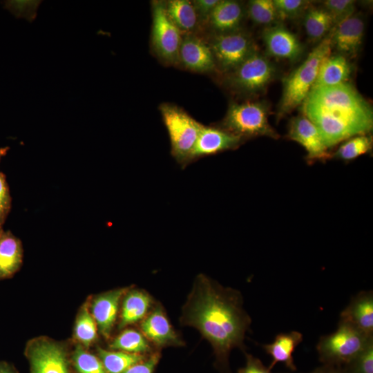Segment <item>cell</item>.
<instances>
[{
  "mask_svg": "<svg viewBox=\"0 0 373 373\" xmlns=\"http://www.w3.org/2000/svg\"><path fill=\"white\" fill-rule=\"evenodd\" d=\"M180 321L200 332L211 345L220 372L230 373L231 351L245 352L244 339L251 323L240 292L200 274L182 307Z\"/></svg>",
  "mask_w": 373,
  "mask_h": 373,
  "instance_id": "1",
  "label": "cell"
},
{
  "mask_svg": "<svg viewBox=\"0 0 373 373\" xmlns=\"http://www.w3.org/2000/svg\"><path fill=\"white\" fill-rule=\"evenodd\" d=\"M303 115L317 128L328 148L373 126L370 104L347 82L313 88L302 103Z\"/></svg>",
  "mask_w": 373,
  "mask_h": 373,
  "instance_id": "2",
  "label": "cell"
},
{
  "mask_svg": "<svg viewBox=\"0 0 373 373\" xmlns=\"http://www.w3.org/2000/svg\"><path fill=\"white\" fill-rule=\"evenodd\" d=\"M329 34L308 55L305 60L283 80L278 115L282 117L302 104L316 80L322 62L331 55Z\"/></svg>",
  "mask_w": 373,
  "mask_h": 373,
  "instance_id": "3",
  "label": "cell"
},
{
  "mask_svg": "<svg viewBox=\"0 0 373 373\" xmlns=\"http://www.w3.org/2000/svg\"><path fill=\"white\" fill-rule=\"evenodd\" d=\"M159 109L169 136L171 155L185 167L191 163V153L203 125L173 104H162Z\"/></svg>",
  "mask_w": 373,
  "mask_h": 373,
  "instance_id": "4",
  "label": "cell"
},
{
  "mask_svg": "<svg viewBox=\"0 0 373 373\" xmlns=\"http://www.w3.org/2000/svg\"><path fill=\"white\" fill-rule=\"evenodd\" d=\"M269 113V106L265 102L233 103L222 120V129L242 139L256 136L278 139L279 135L268 122Z\"/></svg>",
  "mask_w": 373,
  "mask_h": 373,
  "instance_id": "5",
  "label": "cell"
},
{
  "mask_svg": "<svg viewBox=\"0 0 373 373\" xmlns=\"http://www.w3.org/2000/svg\"><path fill=\"white\" fill-rule=\"evenodd\" d=\"M373 340L353 326L338 322L337 329L322 336L316 345L323 365L343 366L354 358Z\"/></svg>",
  "mask_w": 373,
  "mask_h": 373,
  "instance_id": "6",
  "label": "cell"
},
{
  "mask_svg": "<svg viewBox=\"0 0 373 373\" xmlns=\"http://www.w3.org/2000/svg\"><path fill=\"white\" fill-rule=\"evenodd\" d=\"M230 73L228 80L233 89L255 95L265 90L276 76V68L267 57L256 50Z\"/></svg>",
  "mask_w": 373,
  "mask_h": 373,
  "instance_id": "7",
  "label": "cell"
},
{
  "mask_svg": "<svg viewBox=\"0 0 373 373\" xmlns=\"http://www.w3.org/2000/svg\"><path fill=\"white\" fill-rule=\"evenodd\" d=\"M216 66L231 73L256 50L252 38L242 31L218 34L209 45Z\"/></svg>",
  "mask_w": 373,
  "mask_h": 373,
  "instance_id": "8",
  "label": "cell"
},
{
  "mask_svg": "<svg viewBox=\"0 0 373 373\" xmlns=\"http://www.w3.org/2000/svg\"><path fill=\"white\" fill-rule=\"evenodd\" d=\"M152 19L151 41L155 52L166 62H178L181 32L168 17L164 2L152 3Z\"/></svg>",
  "mask_w": 373,
  "mask_h": 373,
  "instance_id": "9",
  "label": "cell"
},
{
  "mask_svg": "<svg viewBox=\"0 0 373 373\" xmlns=\"http://www.w3.org/2000/svg\"><path fill=\"white\" fill-rule=\"evenodd\" d=\"M27 355L31 373H70L66 352L55 342L44 338L32 341Z\"/></svg>",
  "mask_w": 373,
  "mask_h": 373,
  "instance_id": "10",
  "label": "cell"
},
{
  "mask_svg": "<svg viewBox=\"0 0 373 373\" xmlns=\"http://www.w3.org/2000/svg\"><path fill=\"white\" fill-rule=\"evenodd\" d=\"M287 136L305 148L309 163L318 160L324 161L330 157L317 128L303 115L291 119Z\"/></svg>",
  "mask_w": 373,
  "mask_h": 373,
  "instance_id": "11",
  "label": "cell"
},
{
  "mask_svg": "<svg viewBox=\"0 0 373 373\" xmlns=\"http://www.w3.org/2000/svg\"><path fill=\"white\" fill-rule=\"evenodd\" d=\"M262 39L268 54L272 57L294 61L302 55L303 48L299 39L281 25L265 29Z\"/></svg>",
  "mask_w": 373,
  "mask_h": 373,
  "instance_id": "12",
  "label": "cell"
},
{
  "mask_svg": "<svg viewBox=\"0 0 373 373\" xmlns=\"http://www.w3.org/2000/svg\"><path fill=\"white\" fill-rule=\"evenodd\" d=\"M243 139L224 129L202 126L193 147L191 162L197 159L237 148Z\"/></svg>",
  "mask_w": 373,
  "mask_h": 373,
  "instance_id": "13",
  "label": "cell"
},
{
  "mask_svg": "<svg viewBox=\"0 0 373 373\" xmlns=\"http://www.w3.org/2000/svg\"><path fill=\"white\" fill-rule=\"evenodd\" d=\"M143 335L159 347L181 346L184 341L173 328L162 307L157 305L140 325Z\"/></svg>",
  "mask_w": 373,
  "mask_h": 373,
  "instance_id": "14",
  "label": "cell"
},
{
  "mask_svg": "<svg viewBox=\"0 0 373 373\" xmlns=\"http://www.w3.org/2000/svg\"><path fill=\"white\" fill-rule=\"evenodd\" d=\"M365 24L358 15H352L334 26L329 33L332 46L344 57L357 55L364 35Z\"/></svg>",
  "mask_w": 373,
  "mask_h": 373,
  "instance_id": "15",
  "label": "cell"
},
{
  "mask_svg": "<svg viewBox=\"0 0 373 373\" xmlns=\"http://www.w3.org/2000/svg\"><path fill=\"white\" fill-rule=\"evenodd\" d=\"M178 60L186 68L198 73L209 72L216 67L210 46L193 35H187L182 39Z\"/></svg>",
  "mask_w": 373,
  "mask_h": 373,
  "instance_id": "16",
  "label": "cell"
},
{
  "mask_svg": "<svg viewBox=\"0 0 373 373\" xmlns=\"http://www.w3.org/2000/svg\"><path fill=\"white\" fill-rule=\"evenodd\" d=\"M339 321L353 326L367 336H373L372 291H363L353 297L341 312Z\"/></svg>",
  "mask_w": 373,
  "mask_h": 373,
  "instance_id": "17",
  "label": "cell"
},
{
  "mask_svg": "<svg viewBox=\"0 0 373 373\" xmlns=\"http://www.w3.org/2000/svg\"><path fill=\"white\" fill-rule=\"evenodd\" d=\"M126 289H117L97 296L90 313L101 334L108 337L116 321L119 305Z\"/></svg>",
  "mask_w": 373,
  "mask_h": 373,
  "instance_id": "18",
  "label": "cell"
},
{
  "mask_svg": "<svg viewBox=\"0 0 373 373\" xmlns=\"http://www.w3.org/2000/svg\"><path fill=\"white\" fill-rule=\"evenodd\" d=\"M23 246L10 230L0 231V280L13 276L23 262Z\"/></svg>",
  "mask_w": 373,
  "mask_h": 373,
  "instance_id": "19",
  "label": "cell"
},
{
  "mask_svg": "<svg viewBox=\"0 0 373 373\" xmlns=\"http://www.w3.org/2000/svg\"><path fill=\"white\" fill-rule=\"evenodd\" d=\"M303 334L297 331L280 333L276 336L274 341L262 345L266 353L272 358L268 367L271 370L276 363H283L287 367L295 371L296 367L294 362L293 353L296 347L303 341Z\"/></svg>",
  "mask_w": 373,
  "mask_h": 373,
  "instance_id": "20",
  "label": "cell"
},
{
  "mask_svg": "<svg viewBox=\"0 0 373 373\" xmlns=\"http://www.w3.org/2000/svg\"><path fill=\"white\" fill-rule=\"evenodd\" d=\"M243 16L244 10L239 2L220 0L208 20L218 34H226L238 30Z\"/></svg>",
  "mask_w": 373,
  "mask_h": 373,
  "instance_id": "21",
  "label": "cell"
},
{
  "mask_svg": "<svg viewBox=\"0 0 373 373\" xmlns=\"http://www.w3.org/2000/svg\"><path fill=\"white\" fill-rule=\"evenodd\" d=\"M352 71V67L345 57L330 55L322 62L312 88L345 83Z\"/></svg>",
  "mask_w": 373,
  "mask_h": 373,
  "instance_id": "22",
  "label": "cell"
},
{
  "mask_svg": "<svg viewBox=\"0 0 373 373\" xmlns=\"http://www.w3.org/2000/svg\"><path fill=\"white\" fill-rule=\"evenodd\" d=\"M151 304L148 293L138 289L128 291L123 300L119 327L123 328L144 318Z\"/></svg>",
  "mask_w": 373,
  "mask_h": 373,
  "instance_id": "23",
  "label": "cell"
},
{
  "mask_svg": "<svg viewBox=\"0 0 373 373\" xmlns=\"http://www.w3.org/2000/svg\"><path fill=\"white\" fill-rule=\"evenodd\" d=\"M168 17L181 32H191L197 26L198 17L188 0H171L164 3Z\"/></svg>",
  "mask_w": 373,
  "mask_h": 373,
  "instance_id": "24",
  "label": "cell"
},
{
  "mask_svg": "<svg viewBox=\"0 0 373 373\" xmlns=\"http://www.w3.org/2000/svg\"><path fill=\"white\" fill-rule=\"evenodd\" d=\"M304 27L312 41H322L334 27L333 20L323 8H312L305 12Z\"/></svg>",
  "mask_w": 373,
  "mask_h": 373,
  "instance_id": "25",
  "label": "cell"
},
{
  "mask_svg": "<svg viewBox=\"0 0 373 373\" xmlns=\"http://www.w3.org/2000/svg\"><path fill=\"white\" fill-rule=\"evenodd\" d=\"M97 352L106 373H123L144 358L140 354L108 351L102 348H98Z\"/></svg>",
  "mask_w": 373,
  "mask_h": 373,
  "instance_id": "26",
  "label": "cell"
},
{
  "mask_svg": "<svg viewBox=\"0 0 373 373\" xmlns=\"http://www.w3.org/2000/svg\"><path fill=\"white\" fill-rule=\"evenodd\" d=\"M113 350L140 354L148 351L150 346L146 337L140 332L127 329L121 332L111 343Z\"/></svg>",
  "mask_w": 373,
  "mask_h": 373,
  "instance_id": "27",
  "label": "cell"
},
{
  "mask_svg": "<svg viewBox=\"0 0 373 373\" xmlns=\"http://www.w3.org/2000/svg\"><path fill=\"white\" fill-rule=\"evenodd\" d=\"M372 146V138L370 135H359L347 139L335 153L338 159L352 160L368 153Z\"/></svg>",
  "mask_w": 373,
  "mask_h": 373,
  "instance_id": "28",
  "label": "cell"
},
{
  "mask_svg": "<svg viewBox=\"0 0 373 373\" xmlns=\"http://www.w3.org/2000/svg\"><path fill=\"white\" fill-rule=\"evenodd\" d=\"M97 324L87 305L79 312L75 325V336L85 346L90 345L97 338Z\"/></svg>",
  "mask_w": 373,
  "mask_h": 373,
  "instance_id": "29",
  "label": "cell"
},
{
  "mask_svg": "<svg viewBox=\"0 0 373 373\" xmlns=\"http://www.w3.org/2000/svg\"><path fill=\"white\" fill-rule=\"evenodd\" d=\"M247 10L250 19L259 25H269L278 19L272 0L249 1Z\"/></svg>",
  "mask_w": 373,
  "mask_h": 373,
  "instance_id": "30",
  "label": "cell"
},
{
  "mask_svg": "<svg viewBox=\"0 0 373 373\" xmlns=\"http://www.w3.org/2000/svg\"><path fill=\"white\" fill-rule=\"evenodd\" d=\"M73 361L79 373H106L101 361L81 346L75 349Z\"/></svg>",
  "mask_w": 373,
  "mask_h": 373,
  "instance_id": "31",
  "label": "cell"
},
{
  "mask_svg": "<svg viewBox=\"0 0 373 373\" xmlns=\"http://www.w3.org/2000/svg\"><path fill=\"white\" fill-rule=\"evenodd\" d=\"M341 367L345 373H373V340L354 358Z\"/></svg>",
  "mask_w": 373,
  "mask_h": 373,
  "instance_id": "32",
  "label": "cell"
},
{
  "mask_svg": "<svg viewBox=\"0 0 373 373\" xmlns=\"http://www.w3.org/2000/svg\"><path fill=\"white\" fill-rule=\"evenodd\" d=\"M323 8L332 17L334 26L354 15L355 1L352 0H327Z\"/></svg>",
  "mask_w": 373,
  "mask_h": 373,
  "instance_id": "33",
  "label": "cell"
},
{
  "mask_svg": "<svg viewBox=\"0 0 373 373\" xmlns=\"http://www.w3.org/2000/svg\"><path fill=\"white\" fill-rule=\"evenodd\" d=\"M8 146L0 147V162L8 151ZM12 209V197L6 175L0 171V231L3 230V225Z\"/></svg>",
  "mask_w": 373,
  "mask_h": 373,
  "instance_id": "34",
  "label": "cell"
},
{
  "mask_svg": "<svg viewBox=\"0 0 373 373\" xmlns=\"http://www.w3.org/2000/svg\"><path fill=\"white\" fill-rule=\"evenodd\" d=\"M278 19H294L300 16L310 2L303 0H274Z\"/></svg>",
  "mask_w": 373,
  "mask_h": 373,
  "instance_id": "35",
  "label": "cell"
},
{
  "mask_svg": "<svg viewBox=\"0 0 373 373\" xmlns=\"http://www.w3.org/2000/svg\"><path fill=\"white\" fill-rule=\"evenodd\" d=\"M40 3V1H7L4 3V7L16 17L25 18L32 21L37 16V10Z\"/></svg>",
  "mask_w": 373,
  "mask_h": 373,
  "instance_id": "36",
  "label": "cell"
},
{
  "mask_svg": "<svg viewBox=\"0 0 373 373\" xmlns=\"http://www.w3.org/2000/svg\"><path fill=\"white\" fill-rule=\"evenodd\" d=\"M159 359L160 354L155 353L146 361H140L131 366L123 373H153Z\"/></svg>",
  "mask_w": 373,
  "mask_h": 373,
  "instance_id": "37",
  "label": "cell"
},
{
  "mask_svg": "<svg viewBox=\"0 0 373 373\" xmlns=\"http://www.w3.org/2000/svg\"><path fill=\"white\" fill-rule=\"evenodd\" d=\"M246 365L245 367L240 368L238 373H271V370L265 367L262 361L246 352Z\"/></svg>",
  "mask_w": 373,
  "mask_h": 373,
  "instance_id": "38",
  "label": "cell"
},
{
  "mask_svg": "<svg viewBox=\"0 0 373 373\" xmlns=\"http://www.w3.org/2000/svg\"><path fill=\"white\" fill-rule=\"evenodd\" d=\"M219 0H195L192 1L198 19L200 20H208L209 17L219 3Z\"/></svg>",
  "mask_w": 373,
  "mask_h": 373,
  "instance_id": "39",
  "label": "cell"
},
{
  "mask_svg": "<svg viewBox=\"0 0 373 373\" xmlns=\"http://www.w3.org/2000/svg\"><path fill=\"white\" fill-rule=\"evenodd\" d=\"M319 368L321 373H345L341 366L323 365Z\"/></svg>",
  "mask_w": 373,
  "mask_h": 373,
  "instance_id": "40",
  "label": "cell"
},
{
  "mask_svg": "<svg viewBox=\"0 0 373 373\" xmlns=\"http://www.w3.org/2000/svg\"><path fill=\"white\" fill-rule=\"evenodd\" d=\"M0 373H17L12 366L5 362H0Z\"/></svg>",
  "mask_w": 373,
  "mask_h": 373,
  "instance_id": "41",
  "label": "cell"
},
{
  "mask_svg": "<svg viewBox=\"0 0 373 373\" xmlns=\"http://www.w3.org/2000/svg\"><path fill=\"white\" fill-rule=\"evenodd\" d=\"M311 373H321V372L320 368L318 367Z\"/></svg>",
  "mask_w": 373,
  "mask_h": 373,
  "instance_id": "42",
  "label": "cell"
}]
</instances>
